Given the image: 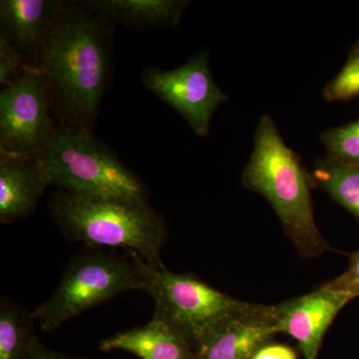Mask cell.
<instances>
[{"label":"cell","mask_w":359,"mask_h":359,"mask_svg":"<svg viewBox=\"0 0 359 359\" xmlns=\"http://www.w3.org/2000/svg\"><path fill=\"white\" fill-rule=\"evenodd\" d=\"M320 140L328 159L344 163H359V120L344 126L325 130Z\"/></svg>","instance_id":"cell-17"},{"label":"cell","mask_w":359,"mask_h":359,"mask_svg":"<svg viewBox=\"0 0 359 359\" xmlns=\"http://www.w3.org/2000/svg\"><path fill=\"white\" fill-rule=\"evenodd\" d=\"M313 185L323 189L359 223V163L316 161L311 173Z\"/></svg>","instance_id":"cell-15"},{"label":"cell","mask_w":359,"mask_h":359,"mask_svg":"<svg viewBox=\"0 0 359 359\" xmlns=\"http://www.w3.org/2000/svg\"><path fill=\"white\" fill-rule=\"evenodd\" d=\"M65 237L98 247L122 248L156 268H165L160 252L167 224L150 205L87 197L58 190L49 204Z\"/></svg>","instance_id":"cell-3"},{"label":"cell","mask_w":359,"mask_h":359,"mask_svg":"<svg viewBox=\"0 0 359 359\" xmlns=\"http://www.w3.org/2000/svg\"><path fill=\"white\" fill-rule=\"evenodd\" d=\"M351 295L320 287L311 294L275 306L278 334H289L299 344L304 359H318L323 337Z\"/></svg>","instance_id":"cell-9"},{"label":"cell","mask_w":359,"mask_h":359,"mask_svg":"<svg viewBox=\"0 0 359 359\" xmlns=\"http://www.w3.org/2000/svg\"><path fill=\"white\" fill-rule=\"evenodd\" d=\"M142 81L149 91L176 110L197 136L207 137L215 111L229 100L210 68L209 54L200 52L172 70L148 67Z\"/></svg>","instance_id":"cell-8"},{"label":"cell","mask_w":359,"mask_h":359,"mask_svg":"<svg viewBox=\"0 0 359 359\" xmlns=\"http://www.w3.org/2000/svg\"><path fill=\"white\" fill-rule=\"evenodd\" d=\"M243 184L269 201L302 257H316L332 250L314 219L311 174L283 141L271 115H264L257 124Z\"/></svg>","instance_id":"cell-2"},{"label":"cell","mask_w":359,"mask_h":359,"mask_svg":"<svg viewBox=\"0 0 359 359\" xmlns=\"http://www.w3.org/2000/svg\"><path fill=\"white\" fill-rule=\"evenodd\" d=\"M359 96V53H351L341 71L323 90L327 101H346Z\"/></svg>","instance_id":"cell-18"},{"label":"cell","mask_w":359,"mask_h":359,"mask_svg":"<svg viewBox=\"0 0 359 359\" xmlns=\"http://www.w3.org/2000/svg\"><path fill=\"white\" fill-rule=\"evenodd\" d=\"M26 359H82L69 354L59 353L45 346L39 337L33 340Z\"/></svg>","instance_id":"cell-22"},{"label":"cell","mask_w":359,"mask_h":359,"mask_svg":"<svg viewBox=\"0 0 359 359\" xmlns=\"http://www.w3.org/2000/svg\"><path fill=\"white\" fill-rule=\"evenodd\" d=\"M84 4L130 29L176 27L188 6L186 0H86Z\"/></svg>","instance_id":"cell-14"},{"label":"cell","mask_w":359,"mask_h":359,"mask_svg":"<svg viewBox=\"0 0 359 359\" xmlns=\"http://www.w3.org/2000/svg\"><path fill=\"white\" fill-rule=\"evenodd\" d=\"M276 334L275 306H264L224 325L201 346L198 359H250Z\"/></svg>","instance_id":"cell-12"},{"label":"cell","mask_w":359,"mask_h":359,"mask_svg":"<svg viewBox=\"0 0 359 359\" xmlns=\"http://www.w3.org/2000/svg\"><path fill=\"white\" fill-rule=\"evenodd\" d=\"M351 53H359V40L358 42H356V44L354 45L353 51H351Z\"/></svg>","instance_id":"cell-23"},{"label":"cell","mask_w":359,"mask_h":359,"mask_svg":"<svg viewBox=\"0 0 359 359\" xmlns=\"http://www.w3.org/2000/svg\"><path fill=\"white\" fill-rule=\"evenodd\" d=\"M139 261L145 280L144 292L155 302V318L175 328L196 353L231 320L264 308L263 304L233 299L197 276L156 268L140 256Z\"/></svg>","instance_id":"cell-5"},{"label":"cell","mask_w":359,"mask_h":359,"mask_svg":"<svg viewBox=\"0 0 359 359\" xmlns=\"http://www.w3.org/2000/svg\"><path fill=\"white\" fill-rule=\"evenodd\" d=\"M63 4L62 0H1L0 36L34 66L41 45Z\"/></svg>","instance_id":"cell-10"},{"label":"cell","mask_w":359,"mask_h":359,"mask_svg":"<svg viewBox=\"0 0 359 359\" xmlns=\"http://www.w3.org/2000/svg\"><path fill=\"white\" fill-rule=\"evenodd\" d=\"M323 289L359 297V250L349 255V266L346 273L323 285Z\"/></svg>","instance_id":"cell-20"},{"label":"cell","mask_w":359,"mask_h":359,"mask_svg":"<svg viewBox=\"0 0 359 359\" xmlns=\"http://www.w3.org/2000/svg\"><path fill=\"white\" fill-rule=\"evenodd\" d=\"M48 185L87 197L149 205L147 187L92 132L57 124L51 145L35 156Z\"/></svg>","instance_id":"cell-4"},{"label":"cell","mask_w":359,"mask_h":359,"mask_svg":"<svg viewBox=\"0 0 359 359\" xmlns=\"http://www.w3.org/2000/svg\"><path fill=\"white\" fill-rule=\"evenodd\" d=\"M32 66L18 49L14 48L4 37L0 36V85L4 88L11 86Z\"/></svg>","instance_id":"cell-19"},{"label":"cell","mask_w":359,"mask_h":359,"mask_svg":"<svg viewBox=\"0 0 359 359\" xmlns=\"http://www.w3.org/2000/svg\"><path fill=\"white\" fill-rule=\"evenodd\" d=\"M48 185L35 156L0 152V222L11 224L34 212Z\"/></svg>","instance_id":"cell-11"},{"label":"cell","mask_w":359,"mask_h":359,"mask_svg":"<svg viewBox=\"0 0 359 359\" xmlns=\"http://www.w3.org/2000/svg\"><path fill=\"white\" fill-rule=\"evenodd\" d=\"M114 23L84 1H65L52 25L34 67L50 81L60 126L93 130L109 81Z\"/></svg>","instance_id":"cell-1"},{"label":"cell","mask_w":359,"mask_h":359,"mask_svg":"<svg viewBox=\"0 0 359 359\" xmlns=\"http://www.w3.org/2000/svg\"><path fill=\"white\" fill-rule=\"evenodd\" d=\"M36 320L32 311H26L9 299L0 304V359H26L35 334Z\"/></svg>","instance_id":"cell-16"},{"label":"cell","mask_w":359,"mask_h":359,"mask_svg":"<svg viewBox=\"0 0 359 359\" xmlns=\"http://www.w3.org/2000/svg\"><path fill=\"white\" fill-rule=\"evenodd\" d=\"M99 349L104 353L126 351L142 359H198L192 346L166 321L155 316L147 325L104 339Z\"/></svg>","instance_id":"cell-13"},{"label":"cell","mask_w":359,"mask_h":359,"mask_svg":"<svg viewBox=\"0 0 359 359\" xmlns=\"http://www.w3.org/2000/svg\"><path fill=\"white\" fill-rule=\"evenodd\" d=\"M56 128L50 81L39 68L28 66L0 92V152L41 154L51 145Z\"/></svg>","instance_id":"cell-7"},{"label":"cell","mask_w":359,"mask_h":359,"mask_svg":"<svg viewBox=\"0 0 359 359\" xmlns=\"http://www.w3.org/2000/svg\"><path fill=\"white\" fill-rule=\"evenodd\" d=\"M145 290L139 256L90 252L70 259L53 294L32 311L37 325L52 332L84 311L131 290Z\"/></svg>","instance_id":"cell-6"},{"label":"cell","mask_w":359,"mask_h":359,"mask_svg":"<svg viewBox=\"0 0 359 359\" xmlns=\"http://www.w3.org/2000/svg\"><path fill=\"white\" fill-rule=\"evenodd\" d=\"M250 359H297L294 349L283 344H264Z\"/></svg>","instance_id":"cell-21"}]
</instances>
